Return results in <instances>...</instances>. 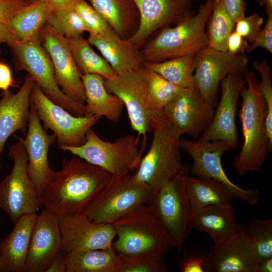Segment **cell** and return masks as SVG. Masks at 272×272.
Masks as SVG:
<instances>
[{
  "label": "cell",
  "instance_id": "1",
  "mask_svg": "<svg viewBox=\"0 0 272 272\" xmlns=\"http://www.w3.org/2000/svg\"><path fill=\"white\" fill-rule=\"evenodd\" d=\"M111 176L102 168L72 155L63 159L61 169L56 171L44 188L42 205L58 217L81 214Z\"/></svg>",
  "mask_w": 272,
  "mask_h": 272
},
{
  "label": "cell",
  "instance_id": "2",
  "mask_svg": "<svg viewBox=\"0 0 272 272\" xmlns=\"http://www.w3.org/2000/svg\"><path fill=\"white\" fill-rule=\"evenodd\" d=\"M244 77L247 87L240 92L242 103L238 113L243 143L234 162L240 176L248 171L259 172L267 154L272 151V142L265 128L267 106L259 81L255 74L248 69Z\"/></svg>",
  "mask_w": 272,
  "mask_h": 272
},
{
  "label": "cell",
  "instance_id": "3",
  "mask_svg": "<svg viewBox=\"0 0 272 272\" xmlns=\"http://www.w3.org/2000/svg\"><path fill=\"white\" fill-rule=\"evenodd\" d=\"M117 239L112 248L126 256L158 253L164 255L176 244L148 205H143L112 224Z\"/></svg>",
  "mask_w": 272,
  "mask_h": 272
},
{
  "label": "cell",
  "instance_id": "4",
  "mask_svg": "<svg viewBox=\"0 0 272 272\" xmlns=\"http://www.w3.org/2000/svg\"><path fill=\"white\" fill-rule=\"evenodd\" d=\"M216 1L207 0L193 15L173 26L158 30L140 49L144 62H159L195 54L208 46L206 23Z\"/></svg>",
  "mask_w": 272,
  "mask_h": 272
},
{
  "label": "cell",
  "instance_id": "5",
  "mask_svg": "<svg viewBox=\"0 0 272 272\" xmlns=\"http://www.w3.org/2000/svg\"><path fill=\"white\" fill-rule=\"evenodd\" d=\"M147 68H141L104 79V85L110 93L117 96L126 107L131 128L143 137L145 147L147 134L164 120L163 109L152 102L147 86Z\"/></svg>",
  "mask_w": 272,
  "mask_h": 272
},
{
  "label": "cell",
  "instance_id": "6",
  "mask_svg": "<svg viewBox=\"0 0 272 272\" xmlns=\"http://www.w3.org/2000/svg\"><path fill=\"white\" fill-rule=\"evenodd\" d=\"M153 192L134 174L112 175L82 213L95 222L112 224L147 204Z\"/></svg>",
  "mask_w": 272,
  "mask_h": 272
},
{
  "label": "cell",
  "instance_id": "7",
  "mask_svg": "<svg viewBox=\"0 0 272 272\" xmlns=\"http://www.w3.org/2000/svg\"><path fill=\"white\" fill-rule=\"evenodd\" d=\"M152 131L149 149L142 157L134 175L154 192L175 175L183 164L179 143L182 135L180 130L164 119Z\"/></svg>",
  "mask_w": 272,
  "mask_h": 272
},
{
  "label": "cell",
  "instance_id": "8",
  "mask_svg": "<svg viewBox=\"0 0 272 272\" xmlns=\"http://www.w3.org/2000/svg\"><path fill=\"white\" fill-rule=\"evenodd\" d=\"M140 138L127 134L114 142L101 139L91 128L85 142L78 146H58V148L76 155L106 170L112 175L128 174L137 168L144 148H139Z\"/></svg>",
  "mask_w": 272,
  "mask_h": 272
},
{
  "label": "cell",
  "instance_id": "9",
  "mask_svg": "<svg viewBox=\"0 0 272 272\" xmlns=\"http://www.w3.org/2000/svg\"><path fill=\"white\" fill-rule=\"evenodd\" d=\"M189 173V166L183 164L175 175L153 192L147 203L170 234L179 252L193 229L192 212L184 186L185 178Z\"/></svg>",
  "mask_w": 272,
  "mask_h": 272
},
{
  "label": "cell",
  "instance_id": "10",
  "mask_svg": "<svg viewBox=\"0 0 272 272\" xmlns=\"http://www.w3.org/2000/svg\"><path fill=\"white\" fill-rule=\"evenodd\" d=\"M11 48L18 71L27 72L49 99L72 114L76 116L86 115V105L70 98L58 85L51 60L42 45L40 36L18 42Z\"/></svg>",
  "mask_w": 272,
  "mask_h": 272
},
{
  "label": "cell",
  "instance_id": "11",
  "mask_svg": "<svg viewBox=\"0 0 272 272\" xmlns=\"http://www.w3.org/2000/svg\"><path fill=\"white\" fill-rule=\"evenodd\" d=\"M11 146L9 156L13 162L11 172L0 182V208L9 216L13 224L22 216L37 213L42 206L27 173V154L20 137Z\"/></svg>",
  "mask_w": 272,
  "mask_h": 272
},
{
  "label": "cell",
  "instance_id": "12",
  "mask_svg": "<svg viewBox=\"0 0 272 272\" xmlns=\"http://www.w3.org/2000/svg\"><path fill=\"white\" fill-rule=\"evenodd\" d=\"M180 149L192 159L190 173L201 179H214L222 183L234 198L249 205H256L261 195L256 189H244L234 184L228 178L223 170L221 157L227 151L233 149L222 140L201 141L180 138Z\"/></svg>",
  "mask_w": 272,
  "mask_h": 272
},
{
  "label": "cell",
  "instance_id": "13",
  "mask_svg": "<svg viewBox=\"0 0 272 272\" xmlns=\"http://www.w3.org/2000/svg\"><path fill=\"white\" fill-rule=\"evenodd\" d=\"M31 102L45 129L51 130L55 136L58 146L76 147L83 144L88 131L102 118L98 115L72 114L49 99L35 84Z\"/></svg>",
  "mask_w": 272,
  "mask_h": 272
},
{
  "label": "cell",
  "instance_id": "14",
  "mask_svg": "<svg viewBox=\"0 0 272 272\" xmlns=\"http://www.w3.org/2000/svg\"><path fill=\"white\" fill-rule=\"evenodd\" d=\"M193 83L203 99L216 108L222 80L229 74L245 73L248 57L245 53L233 55L207 46L196 53Z\"/></svg>",
  "mask_w": 272,
  "mask_h": 272
},
{
  "label": "cell",
  "instance_id": "15",
  "mask_svg": "<svg viewBox=\"0 0 272 272\" xmlns=\"http://www.w3.org/2000/svg\"><path fill=\"white\" fill-rule=\"evenodd\" d=\"M245 73L229 74L221 82L220 100L213 118L198 139L201 141L222 140L233 150L238 145L236 116L242 89L246 86Z\"/></svg>",
  "mask_w": 272,
  "mask_h": 272
},
{
  "label": "cell",
  "instance_id": "16",
  "mask_svg": "<svg viewBox=\"0 0 272 272\" xmlns=\"http://www.w3.org/2000/svg\"><path fill=\"white\" fill-rule=\"evenodd\" d=\"M40 36L42 44L51 60L58 85L70 98L85 104L81 74L73 56L68 39L46 24Z\"/></svg>",
  "mask_w": 272,
  "mask_h": 272
},
{
  "label": "cell",
  "instance_id": "17",
  "mask_svg": "<svg viewBox=\"0 0 272 272\" xmlns=\"http://www.w3.org/2000/svg\"><path fill=\"white\" fill-rule=\"evenodd\" d=\"M140 13L138 30L127 39L140 49L151 35L164 27L173 26L193 15V0H132Z\"/></svg>",
  "mask_w": 272,
  "mask_h": 272
},
{
  "label": "cell",
  "instance_id": "18",
  "mask_svg": "<svg viewBox=\"0 0 272 272\" xmlns=\"http://www.w3.org/2000/svg\"><path fill=\"white\" fill-rule=\"evenodd\" d=\"M20 139L27 156L28 176L41 196L56 173L49 165L48 155L50 147L55 144L56 139L53 133H47L42 126L32 102L26 138Z\"/></svg>",
  "mask_w": 272,
  "mask_h": 272
},
{
  "label": "cell",
  "instance_id": "19",
  "mask_svg": "<svg viewBox=\"0 0 272 272\" xmlns=\"http://www.w3.org/2000/svg\"><path fill=\"white\" fill-rule=\"evenodd\" d=\"M215 108L201 97L195 87L184 88L179 96L163 109L164 119L181 132L199 139L210 124Z\"/></svg>",
  "mask_w": 272,
  "mask_h": 272
},
{
  "label": "cell",
  "instance_id": "20",
  "mask_svg": "<svg viewBox=\"0 0 272 272\" xmlns=\"http://www.w3.org/2000/svg\"><path fill=\"white\" fill-rule=\"evenodd\" d=\"M61 250L67 252L112 248L116 236L112 224L97 223L83 213L58 217Z\"/></svg>",
  "mask_w": 272,
  "mask_h": 272
},
{
  "label": "cell",
  "instance_id": "21",
  "mask_svg": "<svg viewBox=\"0 0 272 272\" xmlns=\"http://www.w3.org/2000/svg\"><path fill=\"white\" fill-rule=\"evenodd\" d=\"M61 250L58 217L43 207L32 231L26 272H46Z\"/></svg>",
  "mask_w": 272,
  "mask_h": 272
},
{
  "label": "cell",
  "instance_id": "22",
  "mask_svg": "<svg viewBox=\"0 0 272 272\" xmlns=\"http://www.w3.org/2000/svg\"><path fill=\"white\" fill-rule=\"evenodd\" d=\"M243 228L207 253L206 272H258L259 261Z\"/></svg>",
  "mask_w": 272,
  "mask_h": 272
},
{
  "label": "cell",
  "instance_id": "23",
  "mask_svg": "<svg viewBox=\"0 0 272 272\" xmlns=\"http://www.w3.org/2000/svg\"><path fill=\"white\" fill-rule=\"evenodd\" d=\"M34 85L33 79L28 74L17 92L4 93L0 99V169L1 156L8 139L17 131L24 134L27 132Z\"/></svg>",
  "mask_w": 272,
  "mask_h": 272
},
{
  "label": "cell",
  "instance_id": "24",
  "mask_svg": "<svg viewBox=\"0 0 272 272\" xmlns=\"http://www.w3.org/2000/svg\"><path fill=\"white\" fill-rule=\"evenodd\" d=\"M96 47L117 75L137 70L144 65L140 50L120 37L109 26L87 39Z\"/></svg>",
  "mask_w": 272,
  "mask_h": 272
},
{
  "label": "cell",
  "instance_id": "25",
  "mask_svg": "<svg viewBox=\"0 0 272 272\" xmlns=\"http://www.w3.org/2000/svg\"><path fill=\"white\" fill-rule=\"evenodd\" d=\"M37 213L22 216L0 242V272H26L32 231Z\"/></svg>",
  "mask_w": 272,
  "mask_h": 272
},
{
  "label": "cell",
  "instance_id": "26",
  "mask_svg": "<svg viewBox=\"0 0 272 272\" xmlns=\"http://www.w3.org/2000/svg\"><path fill=\"white\" fill-rule=\"evenodd\" d=\"M193 228L208 234L213 244H218L230 238L244 227L236 218L235 207L230 204L223 206L209 205L192 213Z\"/></svg>",
  "mask_w": 272,
  "mask_h": 272
},
{
  "label": "cell",
  "instance_id": "27",
  "mask_svg": "<svg viewBox=\"0 0 272 272\" xmlns=\"http://www.w3.org/2000/svg\"><path fill=\"white\" fill-rule=\"evenodd\" d=\"M86 99V115L104 116L112 122L120 117L124 105L116 95L106 89L104 79L96 74L81 75Z\"/></svg>",
  "mask_w": 272,
  "mask_h": 272
},
{
  "label": "cell",
  "instance_id": "28",
  "mask_svg": "<svg viewBox=\"0 0 272 272\" xmlns=\"http://www.w3.org/2000/svg\"><path fill=\"white\" fill-rule=\"evenodd\" d=\"M108 25L121 38L128 39L137 32L140 13L132 0H88Z\"/></svg>",
  "mask_w": 272,
  "mask_h": 272
},
{
  "label": "cell",
  "instance_id": "29",
  "mask_svg": "<svg viewBox=\"0 0 272 272\" xmlns=\"http://www.w3.org/2000/svg\"><path fill=\"white\" fill-rule=\"evenodd\" d=\"M184 186L192 213L209 205L228 206L234 199L228 189L214 179H201L187 175Z\"/></svg>",
  "mask_w": 272,
  "mask_h": 272
},
{
  "label": "cell",
  "instance_id": "30",
  "mask_svg": "<svg viewBox=\"0 0 272 272\" xmlns=\"http://www.w3.org/2000/svg\"><path fill=\"white\" fill-rule=\"evenodd\" d=\"M52 10L44 2L33 0L12 20L10 31L14 40L13 46L18 42L32 39L40 35Z\"/></svg>",
  "mask_w": 272,
  "mask_h": 272
},
{
  "label": "cell",
  "instance_id": "31",
  "mask_svg": "<svg viewBox=\"0 0 272 272\" xmlns=\"http://www.w3.org/2000/svg\"><path fill=\"white\" fill-rule=\"evenodd\" d=\"M119 255L113 248L67 252L66 272H119Z\"/></svg>",
  "mask_w": 272,
  "mask_h": 272
},
{
  "label": "cell",
  "instance_id": "32",
  "mask_svg": "<svg viewBox=\"0 0 272 272\" xmlns=\"http://www.w3.org/2000/svg\"><path fill=\"white\" fill-rule=\"evenodd\" d=\"M67 39L81 75L96 74L104 79H112L117 75L102 56L94 51L87 39L82 36Z\"/></svg>",
  "mask_w": 272,
  "mask_h": 272
},
{
  "label": "cell",
  "instance_id": "33",
  "mask_svg": "<svg viewBox=\"0 0 272 272\" xmlns=\"http://www.w3.org/2000/svg\"><path fill=\"white\" fill-rule=\"evenodd\" d=\"M196 53L188 54L159 62H144L149 69L171 83L183 88L194 87Z\"/></svg>",
  "mask_w": 272,
  "mask_h": 272
},
{
  "label": "cell",
  "instance_id": "34",
  "mask_svg": "<svg viewBox=\"0 0 272 272\" xmlns=\"http://www.w3.org/2000/svg\"><path fill=\"white\" fill-rule=\"evenodd\" d=\"M206 26L208 46L227 52V40L235 29V23L229 15L223 0H216Z\"/></svg>",
  "mask_w": 272,
  "mask_h": 272
},
{
  "label": "cell",
  "instance_id": "35",
  "mask_svg": "<svg viewBox=\"0 0 272 272\" xmlns=\"http://www.w3.org/2000/svg\"><path fill=\"white\" fill-rule=\"evenodd\" d=\"M244 230L258 261L272 256V219L256 218L244 225Z\"/></svg>",
  "mask_w": 272,
  "mask_h": 272
},
{
  "label": "cell",
  "instance_id": "36",
  "mask_svg": "<svg viewBox=\"0 0 272 272\" xmlns=\"http://www.w3.org/2000/svg\"><path fill=\"white\" fill-rule=\"evenodd\" d=\"M147 86L150 97L154 105L163 109L176 99L183 90L155 71L147 67Z\"/></svg>",
  "mask_w": 272,
  "mask_h": 272
},
{
  "label": "cell",
  "instance_id": "37",
  "mask_svg": "<svg viewBox=\"0 0 272 272\" xmlns=\"http://www.w3.org/2000/svg\"><path fill=\"white\" fill-rule=\"evenodd\" d=\"M46 24L67 39L82 36L86 32L81 19L73 9L52 11Z\"/></svg>",
  "mask_w": 272,
  "mask_h": 272
},
{
  "label": "cell",
  "instance_id": "38",
  "mask_svg": "<svg viewBox=\"0 0 272 272\" xmlns=\"http://www.w3.org/2000/svg\"><path fill=\"white\" fill-rule=\"evenodd\" d=\"M119 272H164L168 267L164 255L158 253L126 256L118 253Z\"/></svg>",
  "mask_w": 272,
  "mask_h": 272
},
{
  "label": "cell",
  "instance_id": "39",
  "mask_svg": "<svg viewBox=\"0 0 272 272\" xmlns=\"http://www.w3.org/2000/svg\"><path fill=\"white\" fill-rule=\"evenodd\" d=\"M31 2L27 0H0V45L7 43L11 46L13 44L14 40L10 31L11 22L16 14Z\"/></svg>",
  "mask_w": 272,
  "mask_h": 272
},
{
  "label": "cell",
  "instance_id": "40",
  "mask_svg": "<svg viewBox=\"0 0 272 272\" xmlns=\"http://www.w3.org/2000/svg\"><path fill=\"white\" fill-rule=\"evenodd\" d=\"M253 69L257 71L261 77L259 86L267 106L265 128L268 137L272 142V85L270 67L267 61L264 59L255 61Z\"/></svg>",
  "mask_w": 272,
  "mask_h": 272
},
{
  "label": "cell",
  "instance_id": "41",
  "mask_svg": "<svg viewBox=\"0 0 272 272\" xmlns=\"http://www.w3.org/2000/svg\"><path fill=\"white\" fill-rule=\"evenodd\" d=\"M73 10L81 19L86 32L89 33V35L98 34L109 26L104 19L85 0H81L78 2Z\"/></svg>",
  "mask_w": 272,
  "mask_h": 272
},
{
  "label": "cell",
  "instance_id": "42",
  "mask_svg": "<svg viewBox=\"0 0 272 272\" xmlns=\"http://www.w3.org/2000/svg\"><path fill=\"white\" fill-rule=\"evenodd\" d=\"M263 21L262 17L257 13H254L237 21L234 30L248 42L251 43L261 30Z\"/></svg>",
  "mask_w": 272,
  "mask_h": 272
},
{
  "label": "cell",
  "instance_id": "43",
  "mask_svg": "<svg viewBox=\"0 0 272 272\" xmlns=\"http://www.w3.org/2000/svg\"><path fill=\"white\" fill-rule=\"evenodd\" d=\"M207 253L192 248L184 250L180 257L178 267L181 272H204Z\"/></svg>",
  "mask_w": 272,
  "mask_h": 272
},
{
  "label": "cell",
  "instance_id": "44",
  "mask_svg": "<svg viewBox=\"0 0 272 272\" xmlns=\"http://www.w3.org/2000/svg\"><path fill=\"white\" fill-rule=\"evenodd\" d=\"M264 26L255 40L249 44L246 52L250 53L257 47H261L272 53V14L267 15Z\"/></svg>",
  "mask_w": 272,
  "mask_h": 272
},
{
  "label": "cell",
  "instance_id": "45",
  "mask_svg": "<svg viewBox=\"0 0 272 272\" xmlns=\"http://www.w3.org/2000/svg\"><path fill=\"white\" fill-rule=\"evenodd\" d=\"M249 44L246 40L234 30L227 40V52L233 55L244 53Z\"/></svg>",
  "mask_w": 272,
  "mask_h": 272
},
{
  "label": "cell",
  "instance_id": "46",
  "mask_svg": "<svg viewBox=\"0 0 272 272\" xmlns=\"http://www.w3.org/2000/svg\"><path fill=\"white\" fill-rule=\"evenodd\" d=\"M226 9L233 21L245 16L246 4L245 0H223Z\"/></svg>",
  "mask_w": 272,
  "mask_h": 272
},
{
  "label": "cell",
  "instance_id": "47",
  "mask_svg": "<svg viewBox=\"0 0 272 272\" xmlns=\"http://www.w3.org/2000/svg\"><path fill=\"white\" fill-rule=\"evenodd\" d=\"M15 85L10 66L4 62H0V90L4 93H8L9 88Z\"/></svg>",
  "mask_w": 272,
  "mask_h": 272
},
{
  "label": "cell",
  "instance_id": "48",
  "mask_svg": "<svg viewBox=\"0 0 272 272\" xmlns=\"http://www.w3.org/2000/svg\"><path fill=\"white\" fill-rule=\"evenodd\" d=\"M67 252L61 250L47 268L46 272H66Z\"/></svg>",
  "mask_w": 272,
  "mask_h": 272
},
{
  "label": "cell",
  "instance_id": "49",
  "mask_svg": "<svg viewBox=\"0 0 272 272\" xmlns=\"http://www.w3.org/2000/svg\"><path fill=\"white\" fill-rule=\"evenodd\" d=\"M45 3L52 11L73 9L81 0H40Z\"/></svg>",
  "mask_w": 272,
  "mask_h": 272
},
{
  "label": "cell",
  "instance_id": "50",
  "mask_svg": "<svg viewBox=\"0 0 272 272\" xmlns=\"http://www.w3.org/2000/svg\"><path fill=\"white\" fill-rule=\"evenodd\" d=\"M272 271V256L263 259L259 261L258 272Z\"/></svg>",
  "mask_w": 272,
  "mask_h": 272
},
{
  "label": "cell",
  "instance_id": "51",
  "mask_svg": "<svg viewBox=\"0 0 272 272\" xmlns=\"http://www.w3.org/2000/svg\"><path fill=\"white\" fill-rule=\"evenodd\" d=\"M260 6H264L266 15L272 14V0H257Z\"/></svg>",
  "mask_w": 272,
  "mask_h": 272
},
{
  "label": "cell",
  "instance_id": "52",
  "mask_svg": "<svg viewBox=\"0 0 272 272\" xmlns=\"http://www.w3.org/2000/svg\"><path fill=\"white\" fill-rule=\"evenodd\" d=\"M27 1H29L32 2V1H33V0H27Z\"/></svg>",
  "mask_w": 272,
  "mask_h": 272
},
{
  "label": "cell",
  "instance_id": "53",
  "mask_svg": "<svg viewBox=\"0 0 272 272\" xmlns=\"http://www.w3.org/2000/svg\"><path fill=\"white\" fill-rule=\"evenodd\" d=\"M0 242H1V240H0Z\"/></svg>",
  "mask_w": 272,
  "mask_h": 272
}]
</instances>
